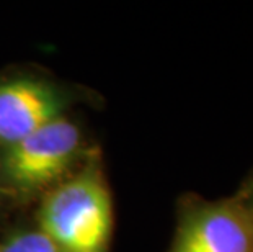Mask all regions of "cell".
<instances>
[{"instance_id": "2", "label": "cell", "mask_w": 253, "mask_h": 252, "mask_svg": "<svg viewBox=\"0 0 253 252\" xmlns=\"http://www.w3.org/2000/svg\"><path fill=\"white\" fill-rule=\"evenodd\" d=\"M84 152L79 125L61 116L0 151V190L17 198L44 195L66 177Z\"/></svg>"}, {"instance_id": "5", "label": "cell", "mask_w": 253, "mask_h": 252, "mask_svg": "<svg viewBox=\"0 0 253 252\" xmlns=\"http://www.w3.org/2000/svg\"><path fill=\"white\" fill-rule=\"evenodd\" d=\"M0 252H62L40 229L18 231L0 243Z\"/></svg>"}, {"instance_id": "3", "label": "cell", "mask_w": 253, "mask_h": 252, "mask_svg": "<svg viewBox=\"0 0 253 252\" xmlns=\"http://www.w3.org/2000/svg\"><path fill=\"white\" fill-rule=\"evenodd\" d=\"M167 252H253V223L234 197H183Z\"/></svg>"}, {"instance_id": "6", "label": "cell", "mask_w": 253, "mask_h": 252, "mask_svg": "<svg viewBox=\"0 0 253 252\" xmlns=\"http://www.w3.org/2000/svg\"><path fill=\"white\" fill-rule=\"evenodd\" d=\"M239 205L244 208L245 213L249 214L250 221L253 223V170L245 177V180L242 182L239 190L232 195Z\"/></svg>"}, {"instance_id": "7", "label": "cell", "mask_w": 253, "mask_h": 252, "mask_svg": "<svg viewBox=\"0 0 253 252\" xmlns=\"http://www.w3.org/2000/svg\"><path fill=\"white\" fill-rule=\"evenodd\" d=\"M0 195H2V190H0Z\"/></svg>"}, {"instance_id": "1", "label": "cell", "mask_w": 253, "mask_h": 252, "mask_svg": "<svg viewBox=\"0 0 253 252\" xmlns=\"http://www.w3.org/2000/svg\"><path fill=\"white\" fill-rule=\"evenodd\" d=\"M38 224L62 252H108L113 202L98 159H88L42 195Z\"/></svg>"}, {"instance_id": "4", "label": "cell", "mask_w": 253, "mask_h": 252, "mask_svg": "<svg viewBox=\"0 0 253 252\" xmlns=\"http://www.w3.org/2000/svg\"><path fill=\"white\" fill-rule=\"evenodd\" d=\"M74 101L62 85L35 76L0 79V148L66 116Z\"/></svg>"}]
</instances>
